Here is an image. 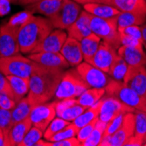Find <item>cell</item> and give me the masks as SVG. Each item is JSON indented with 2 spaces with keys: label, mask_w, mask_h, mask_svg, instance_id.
I'll list each match as a JSON object with an SVG mask.
<instances>
[{
  "label": "cell",
  "mask_w": 146,
  "mask_h": 146,
  "mask_svg": "<svg viewBox=\"0 0 146 146\" xmlns=\"http://www.w3.org/2000/svg\"><path fill=\"white\" fill-rule=\"evenodd\" d=\"M82 12V6L74 0H63L58 11L48 18L54 28L68 29L78 19Z\"/></svg>",
  "instance_id": "cell-7"
},
{
  "label": "cell",
  "mask_w": 146,
  "mask_h": 146,
  "mask_svg": "<svg viewBox=\"0 0 146 146\" xmlns=\"http://www.w3.org/2000/svg\"><path fill=\"white\" fill-rule=\"evenodd\" d=\"M98 120H99V117L96 118L95 120L91 121L90 123H88V124L84 125L83 127L80 128L76 137H77V138L79 139V141L81 142L82 143L90 136V134L92 133V131L94 130V129H95Z\"/></svg>",
  "instance_id": "cell-39"
},
{
  "label": "cell",
  "mask_w": 146,
  "mask_h": 146,
  "mask_svg": "<svg viewBox=\"0 0 146 146\" xmlns=\"http://www.w3.org/2000/svg\"><path fill=\"white\" fill-rule=\"evenodd\" d=\"M141 145H143V143H141L138 140H137L134 137H131L124 143V146H141Z\"/></svg>",
  "instance_id": "cell-46"
},
{
  "label": "cell",
  "mask_w": 146,
  "mask_h": 146,
  "mask_svg": "<svg viewBox=\"0 0 146 146\" xmlns=\"http://www.w3.org/2000/svg\"><path fill=\"white\" fill-rule=\"evenodd\" d=\"M135 111L136 110L134 109L129 107L116 98L107 96L102 99L99 119L105 123H109L118 115Z\"/></svg>",
  "instance_id": "cell-11"
},
{
  "label": "cell",
  "mask_w": 146,
  "mask_h": 146,
  "mask_svg": "<svg viewBox=\"0 0 146 146\" xmlns=\"http://www.w3.org/2000/svg\"><path fill=\"white\" fill-rule=\"evenodd\" d=\"M76 70L90 88H105L112 80L109 74L86 61L79 64Z\"/></svg>",
  "instance_id": "cell-9"
},
{
  "label": "cell",
  "mask_w": 146,
  "mask_h": 146,
  "mask_svg": "<svg viewBox=\"0 0 146 146\" xmlns=\"http://www.w3.org/2000/svg\"><path fill=\"white\" fill-rule=\"evenodd\" d=\"M129 66H146V54L143 47H131L121 46L117 50Z\"/></svg>",
  "instance_id": "cell-20"
},
{
  "label": "cell",
  "mask_w": 146,
  "mask_h": 146,
  "mask_svg": "<svg viewBox=\"0 0 146 146\" xmlns=\"http://www.w3.org/2000/svg\"><path fill=\"white\" fill-rule=\"evenodd\" d=\"M33 106L31 104L27 96L22 98L16 105V107L11 110V122L15 124L24 119L30 116Z\"/></svg>",
  "instance_id": "cell-28"
},
{
  "label": "cell",
  "mask_w": 146,
  "mask_h": 146,
  "mask_svg": "<svg viewBox=\"0 0 146 146\" xmlns=\"http://www.w3.org/2000/svg\"><path fill=\"white\" fill-rule=\"evenodd\" d=\"M118 28L131 25H142L146 21V14L136 11H121L115 16Z\"/></svg>",
  "instance_id": "cell-25"
},
{
  "label": "cell",
  "mask_w": 146,
  "mask_h": 146,
  "mask_svg": "<svg viewBox=\"0 0 146 146\" xmlns=\"http://www.w3.org/2000/svg\"><path fill=\"white\" fill-rule=\"evenodd\" d=\"M63 0H40L26 5V10L32 14H40L50 18L58 11Z\"/></svg>",
  "instance_id": "cell-21"
},
{
  "label": "cell",
  "mask_w": 146,
  "mask_h": 146,
  "mask_svg": "<svg viewBox=\"0 0 146 146\" xmlns=\"http://www.w3.org/2000/svg\"><path fill=\"white\" fill-rule=\"evenodd\" d=\"M6 77L10 82L17 102L24 98L25 96L28 95L30 88V77H21L16 75H7Z\"/></svg>",
  "instance_id": "cell-23"
},
{
  "label": "cell",
  "mask_w": 146,
  "mask_h": 146,
  "mask_svg": "<svg viewBox=\"0 0 146 146\" xmlns=\"http://www.w3.org/2000/svg\"><path fill=\"white\" fill-rule=\"evenodd\" d=\"M80 128L76 126L74 123H70L68 125H67L65 128H63L60 131H59L57 134L52 136L48 141L50 142H56L63 139H67L70 137H74L77 136V133Z\"/></svg>",
  "instance_id": "cell-34"
},
{
  "label": "cell",
  "mask_w": 146,
  "mask_h": 146,
  "mask_svg": "<svg viewBox=\"0 0 146 146\" xmlns=\"http://www.w3.org/2000/svg\"><path fill=\"white\" fill-rule=\"evenodd\" d=\"M90 87L79 74L76 69L65 72L56 90L55 97L59 100L78 98Z\"/></svg>",
  "instance_id": "cell-5"
},
{
  "label": "cell",
  "mask_w": 146,
  "mask_h": 146,
  "mask_svg": "<svg viewBox=\"0 0 146 146\" xmlns=\"http://www.w3.org/2000/svg\"><path fill=\"white\" fill-rule=\"evenodd\" d=\"M101 38L92 33L88 37L84 38L81 41V47L83 54V60L91 63L93 58H94L96 51L98 50V47L101 43Z\"/></svg>",
  "instance_id": "cell-26"
},
{
  "label": "cell",
  "mask_w": 146,
  "mask_h": 146,
  "mask_svg": "<svg viewBox=\"0 0 146 146\" xmlns=\"http://www.w3.org/2000/svg\"><path fill=\"white\" fill-rule=\"evenodd\" d=\"M54 29V25L47 17L33 15L19 31L18 39L20 52L33 54Z\"/></svg>",
  "instance_id": "cell-2"
},
{
  "label": "cell",
  "mask_w": 146,
  "mask_h": 146,
  "mask_svg": "<svg viewBox=\"0 0 146 146\" xmlns=\"http://www.w3.org/2000/svg\"><path fill=\"white\" fill-rule=\"evenodd\" d=\"M9 1L13 4H19V0H9Z\"/></svg>",
  "instance_id": "cell-50"
},
{
  "label": "cell",
  "mask_w": 146,
  "mask_h": 146,
  "mask_svg": "<svg viewBox=\"0 0 146 146\" xmlns=\"http://www.w3.org/2000/svg\"><path fill=\"white\" fill-rule=\"evenodd\" d=\"M105 94V88H89L78 97L77 102L85 108H88L90 106L96 104L97 102H99L104 96Z\"/></svg>",
  "instance_id": "cell-27"
},
{
  "label": "cell",
  "mask_w": 146,
  "mask_h": 146,
  "mask_svg": "<svg viewBox=\"0 0 146 146\" xmlns=\"http://www.w3.org/2000/svg\"><path fill=\"white\" fill-rule=\"evenodd\" d=\"M38 1H40V0H19V4L21 5H28L33 3H36Z\"/></svg>",
  "instance_id": "cell-49"
},
{
  "label": "cell",
  "mask_w": 146,
  "mask_h": 146,
  "mask_svg": "<svg viewBox=\"0 0 146 146\" xmlns=\"http://www.w3.org/2000/svg\"><path fill=\"white\" fill-rule=\"evenodd\" d=\"M90 26L92 33L99 36L103 41L109 43L116 50L122 46L115 17L102 19L90 14Z\"/></svg>",
  "instance_id": "cell-4"
},
{
  "label": "cell",
  "mask_w": 146,
  "mask_h": 146,
  "mask_svg": "<svg viewBox=\"0 0 146 146\" xmlns=\"http://www.w3.org/2000/svg\"><path fill=\"white\" fill-rule=\"evenodd\" d=\"M123 82L146 98V66H129Z\"/></svg>",
  "instance_id": "cell-12"
},
{
  "label": "cell",
  "mask_w": 146,
  "mask_h": 146,
  "mask_svg": "<svg viewBox=\"0 0 146 146\" xmlns=\"http://www.w3.org/2000/svg\"><path fill=\"white\" fill-rule=\"evenodd\" d=\"M68 38V33L64 32L63 29L55 28L47 35L41 44L33 51V54L41 52H60V50Z\"/></svg>",
  "instance_id": "cell-15"
},
{
  "label": "cell",
  "mask_w": 146,
  "mask_h": 146,
  "mask_svg": "<svg viewBox=\"0 0 146 146\" xmlns=\"http://www.w3.org/2000/svg\"><path fill=\"white\" fill-rule=\"evenodd\" d=\"M141 30H142V35H143V45L146 48V24H143L140 25Z\"/></svg>",
  "instance_id": "cell-47"
},
{
  "label": "cell",
  "mask_w": 146,
  "mask_h": 146,
  "mask_svg": "<svg viewBox=\"0 0 146 146\" xmlns=\"http://www.w3.org/2000/svg\"><path fill=\"white\" fill-rule=\"evenodd\" d=\"M11 2L9 0H0V17L6 15L11 10Z\"/></svg>",
  "instance_id": "cell-45"
},
{
  "label": "cell",
  "mask_w": 146,
  "mask_h": 146,
  "mask_svg": "<svg viewBox=\"0 0 146 146\" xmlns=\"http://www.w3.org/2000/svg\"><path fill=\"white\" fill-rule=\"evenodd\" d=\"M128 68L129 65L127 64V62L123 60L122 56L118 54V56L115 59V60L111 64L108 74L113 80L123 82V78L126 74V72L128 70Z\"/></svg>",
  "instance_id": "cell-30"
},
{
  "label": "cell",
  "mask_w": 146,
  "mask_h": 146,
  "mask_svg": "<svg viewBox=\"0 0 146 146\" xmlns=\"http://www.w3.org/2000/svg\"><path fill=\"white\" fill-rule=\"evenodd\" d=\"M82 143L75 137L56 142H51V146H81Z\"/></svg>",
  "instance_id": "cell-44"
},
{
  "label": "cell",
  "mask_w": 146,
  "mask_h": 146,
  "mask_svg": "<svg viewBox=\"0 0 146 146\" xmlns=\"http://www.w3.org/2000/svg\"><path fill=\"white\" fill-rule=\"evenodd\" d=\"M117 56V50L109 43L102 40L90 64L108 74L111 64Z\"/></svg>",
  "instance_id": "cell-13"
},
{
  "label": "cell",
  "mask_w": 146,
  "mask_h": 146,
  "mask_svg": "<svg viewBox=\"0 0 146 146\" xmlns=\"http://www.w3.org/2000/svg\"><path fill=\"white\" fill-rule=\"evenodd\" d=\"M68 37L81 42L82 39L92 33L90 26V13L85 10L81 12L78 19L67 29Z\"/></svg>",
  "instance_id": "cell-18"
},
{
  "label": "cell",
  "mask_w": 146,
  "mask_h": 146,
  "mask_svg": "<svg viewBox=\"0 0 146 146\" xmlns=\"http://www.w3.org/2000/svg\"><path fill=\"white\" fill-rule=\"evenodd\" d=\"M41 129L35 126H32L31 129L28 130L27 133L25 134L24 139L20 143L19 146H34V144L38 141L42 139L44 134Z\"/></svg>",
  "instance_id": "cell-35"
},
{
  "label": "cell",
  "mask_w": 146,
  "mask_h": 146,
  "mask_svg": "<svg viewBox=\"0 0 146 146\" xmlns=\"http://www.w3.org/2000/svg\"><path fill=\"white\" fill-rule=\"evenodd\" d=\"M33 15V14H32V13L29 11L25 10L24 11L16 13V14L11 16L7 23L9 25H12V26H15V27H18L19 29H20L21 26L24 24H25L26 22H27L32 18Z\"/></svg>",
  "instance_id": "cell-37"
},
{
  "label": "cell",
  "mask_w": 146,
  "mask_h": 146,
  "mask_svg": "<svg viewBox=\"0 0 146 146\" xmlns=\"http://www.w3.org/2000/svg\"><path fill=\"white\" fill-rule=\"evenodd\" d=\"M19 29L7 22L0 26V57L11 56L20 52L18 34Z\"/></svg>",
  "instance_id": "cell-8"
},
{
  "label": "cell",
  "mask_w": 146,
  "mask_h": 146,
  "mask_svg": "<svg viewBox=\"0 0 146 146\" xmlns=\"http://www.w3.org/2000/svg\"><path fill=\"white\" fill-rule=\"evenodd\" d=\"M64 73L61 68L35 64L30 76V88L27 95V98L33 107L38 104L48 102L55 96Z\"/></svg>",
  "instance_id": "cell-1"
},
{
  "label": "cell",
  "mask_w": 146,
  "mask_h": 146,
  "mask_svg": "<svg viewBox=\"0 0 146 146\" xmlns=\"http://www.w3.org/2000/svg\"><path fill=\"white\" fill-rule=\"evenodd\" d=\"M143 145H144V146H146V140H145V141L143 142Z\"/></svg>",
  "instance_id": "cell-51"
},
{
  "label": "cell",
  "mask_w": 146,
  "mask_h": 146,
  "mask_svg": "<svg viewBox=\"0 0 146 146\" xmlns=\"http://www.w3.org/2000/svg\"><path fill=\"white\" fill-rule=\"evenodd\" d=\"M101 106H102V99L99 102H97L96 104L87 108L85 111L80 116H78L73 123L79 128H82L84 125L90 123L91 121L95 120L96 118H98L101 110Z\"/></svg>",
  "instance_id": "cell-29"
},
{
  "label": "cell",
  "mask_w": 146,
  "mask_h": 146,
  "mask_svg": "<svg viewBox=\"0 0 146 146\" xmlns=\"http://www.w3.org/2000/svg\"><path fill=\"white\" fill-rule=\"evenodd\" d=\"M135 112H128L124 115L122 125L110 137V146H124V143L134 136Z\"/></svg>",
  "instance_id": "cell-14"
},
{
  "label": "cell",
  "mask_w": 146,
  "mask_h": 146,
  "mask_svg": "<svg viewBox=\"0 0 146 146\" xmlns=\"http://www.w3.org/2000/svg\"><path fill=\"white\" fill-rule=\"evenodd\" d=\"M83 9L94 15L96 17L102 18V19H111L115 16H117L121 11L118 9L104 4H98V3H89L83 5Z\"/></svg>",
  "instance_id": "cell-24"
},
{
  "label": "cell",
  "mask_w": 146,
  "mask_h": 146,
  "mask_svg": "<svg viewBox=\"0 0 146 146\" xmlns=\"http://www.w3.org/2000/svg\"><path fill=\"white\" fill-rule=\"evenodd\" d=\"M0 93L5 94L15 100L14 94H13V91L11 89V87L10 85L8 79H7L6 75L3 74L2 73H0Z\"/></svg>",
  "instance_id": "cell-42"
},
{
  "label": "cell",
  "mask_w": 146,
  "mask_h": 146,
  "mask_svg": "<svg viewBox=\"0 0 146 146\" xmlns=\"http://www.w3.org/2000/svg\"><path fill=\"white\" fill-rule=\"evenodd\" d=\"M118 32L119 33L132 36L143 41V35H142V30L140 25H131L123 28H118Z\"/></svg>",
  "instance_id": "cell-40"
},
{
  "label": "cell",
  "mask_w": 146,
  "mask_h": 146,
  "mask_svg": "<svg viewBox=\"0 0 146 146\" xmlns=\"http://www.w3.org/2000/svg\"><path fill=\"white\" fill-rule=\"evenodd\" d=\"M60 54L72 67H77L83 60L81 42L70 37H68L64 43Z\"/></svg>",
  "instance_id": "cell-19"
},
{
  "label": "cell",
  "mask_w": 146,
  "mask_h": 146,
  "mask_svg": "<svg viewBox=\"0 0 146 146\" xmlns=\"http://www.w3.org/2000/svg\"><path fill=\"white\" fill-rule=\"evenodd\" d=\"M146 136V112L136 110L135 111V132L134 137L139 142H144Z\"/></svg>",
  "instance_id": "cell-31"
},
{
  "label": "cell",
  "mask_w": 146,
  "mask_h": 146,
  "mask_svg": "<svg viewBox=\"0 0 146 146\" xmlns=\"http://www.w3.org/2000/svg\"><path fill=\"white\" fill-rule=\"evenodd\" d=\"M125 114L120 115L116 117H115L114 119H112L111 121H110L107 125H106L104 133H103V137H111L115 132H116V130L120 128V126L122 125L123 120V116Z\"/></svg>",
  "instance_id": "cell-38"
},
{
  "label": "cell",
  "mask_w": 146,
  "mask_h": 146,
  "mask_svg": "<svg viewBox=\"0 0 146 146\" xmlns=\"http://www.w3.org/2000/svg\"><path fill=\"white\" fill-rule=\"evenodd\" d=\"M120 38H121L122 46H131V47H143V41L137 38L120 33Z\"/></svg>",
  "instance_id": "cell-41"
},
{
  "label": "cell",
  "mask_w": 146,
  "mask_h": 146,
  "mask_svg": "<svg viewBox=\"0 0 146 146\" xmlns=\"http://www.w3.org/2000/svg\"><path fill=\"white\" fill-rule=\"evenodd\" d=\"M17 103L18 102L11 96L0 93V109L12 110L16 107Z\"/></svg>",
  "instance_id": "cell-43"
},
{
  "label": "cell",
  "mask_w": 146,
  "mask_h": 146,
  "mask_svg": "<svg viewBox=\"0 0 146 146\" xmlns=\"http://www.w3.org/2000/svg\"><path fill=\"white\" fill-rule=\"evenodd\" d=\"M144 2H145V4H146V0H144Z\"/></svg>",
  "instance_id": "cell-53"
},
{
  "label": "cell",
  "mask_w": 146,
  "mask_h": 146,
  "mask_svg": "<svg viewBox=\"0 0 146 146\" xmlns=\"http://www.w3.org/2000/svg\"><path fill=\"white\" fill-rule=\"evenodd\" d=\"M105 91L107 96L116 98L135 110L146 112V98L126 86L123 82L112 79L106 86Z\"/></svg>",
  "instance_id": "cell-3"
},
{
  "label": "cell",
  "mask_w": 146,
  "mask_h": 146,
  "mask_svg": "<svg viewBox=\"0 0 146 146\" xmlns=\"http://www.w3.org/2000/svg\"><path fill=\"white\" fill-rule=\"evenodd\" d=\"M145 140H146V136H145V138H144V141H145Z\"/></svg>",
  "instance_id": "cell-52"
},
{
  "label": "cell",
  "mask_w": 146,
  "mask_h": 146,
  "mask_svg": "<svg viewBox=\"0 0 146 146\" xmlns=\"http://www.w3.org/2000/svg\"><path fill=\"white\" fill-rule=\"evenodd\" d=\"M56 103L57 102L35 105L30 114V119L33 125L42 131H45L50 123L54 120L55 116H57Z\"/></svg>",
  "instance_id": "cell-10"
},
{
  "label": "cell",
  "mask_w": 146,
  "mask_h": 146,
  "mask_svg": "<svg viewBox=\"0 0 146 146\" xmlns=\"http://www.w3.org/2000/svg\"><path fill=\"white\" fill-rule=\"evenodd\" d=\"M32 126L33 123L30 119V116L15 124H13L8 135L9 146H19L25 134L27 133Z\"/></svg>",
  "instance_id": "cell-22"
},
{
  "label": "cell",
  "mask_w": 146,
  "mask_h": 146,
  "mask_svg": "<svg viewBox=\"0 0 146 146\" xmlns=\"http://www.w3.org/2000/svg\"><path fill=\"white\" fill-rule=\"evenodd\" d=\"M108 123H105L102 120H98L94 130L92 131L90 136L82 143V146H97L101 143L103 133Z\"/></svg>",
  "instance_id": "cell-32"
},
{
  "label": "cell",
  "mask_w": 146,
  "mask_h": 146,
  "mask_svg": "<svg viewBox=\"0 0 146 146\" xmlns=\"http://www.w3.org/2000/svg\"><path fill=\"white\" fill-rule=\"evenodd\" d=\"M86 109L87 108L79 104L75 98L63 99L56 103L57 116L68 122H74L85 111Z\"/></svg>",
  "instance_id": "cell-16"
},
{
  "label": "cell",
  "mask_w": 146,
  "mask_h": 146,
  "mask_svg": "<svg viewBox=\"0 0 146 146\" xmlns=\"http://www.w3.org/2000/svg\"><path fill=\"white\" fill-rule=\"evenodd\" d=\"M33 61L49 68H56L65 69L69 67V63L67 61L60 52H41L30 54L28 56Z\"/></svg>",
  "instance_id": "cell-17"
},
{
  "label": "cell",
  "mask_w": 146,
  "mask_h": 146,
  "mask_svg": "<svg viewBox=\"0 0 146 146\" xmlns=\"http://www.w3.org/2000/svg\"><path fill=\"white\" fill-rule=\"evenodd\" d=\"M12 126H13V124L11 122V110L0 109V128H1L4 131V134H5V139L7 141L8 146H9L8 135H9V132Z\"/></svg>",
  "instance_id": "cell-36"
},
{
  "label": "cell",
  "mask_w": 146,
  "mask_h": 146,
  "mask_svg": "<svg viewBox=\"0 0 146 146\" xmlns=\"http://www.w3.org/2000/svg\"><path fill=\"white\" fill-rule=\"evenodd\" d=\"M0 146H8L7 141L4 134V131L1 128H0Z\"/></svg>",
  "instance_id": "cell-48"
},
{
  "label": "cell",
  "mask_w": 146,
  "mask_h": 146,
  "mask_svg": "<svg viewBox=\"0 0 146 146\" xmlns=\"http://www.w3.org/2000/svg\"><path fill=\"white\" fill-rule=\"evenodd\" d=\"M69 123H70V122L65 120V119H62V118L58 117V116L55 117L54 120L50 123V124L48 125V127L45 130L44 137L48 141L52 136L57 134L59 131H60L63 128H65Z\"/></svg>",
  "instance_id": "cell-33"
},
{
  "label": "cell",
  "mask_w": 146,
  "mask_h": 146,
  "mask_svg": "<svg viewBox=\"0 0 146 146\" xmlns=\"http://www.w3.org/2000/svg\"><path fill=\"white\" fill-rule=\"evenodd\" d=\"M36 62L21 54L0 57V73L5 75L30 77Z\"/></svg>",
  "instance_id": "cell-6"
}]
</instances>
